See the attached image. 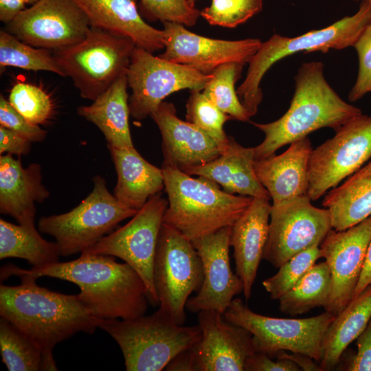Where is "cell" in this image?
<instances>
[{"label": "cell", "instance_id": "obj_41", "mask_svg": "<svg viewBox=\"0 0 371 371\" xmlns=\"http://www.w3.org/2000/svg\"><path fill=\"white\" fill-rule=\"evenodd\" d=\"M0 126L16 132L31 142H43L47 135L46 131L28 122L2 95L0 96Z\"/></svg>", "mask_w": 371, "mask_h": 371}, {"label": "cell", "instance_id": "obj_17", "mask_svg": "<svg viewBox=\"0 0 371 371\" xmlns=\"http://www.w3.org/2000/svg\"><path fill=\"white\" fill-rule=\"evenodd\" d=\"M162 23L166 49L159 56L205 74H211L227 63H248L262 43L251 38L237 41L210 38L192 33L178 23Z\"/></svg>", "mask_w": 371, "mask_h": 371}, {"label": "cell", "instance_id": "obj_4", "mask_svg": "<svg viewBox=\"0 0 371 371\" xmlns=\"http://www.w3.org/2000/svg\"><path fill=\"white\" fill-rule=\"evenodd\" d=\"M168 205L163 222L189 240L232 226L251 204L253 198L222 190L218 184L162 164Z\"/></svg>", "mask_w": 371, "mask_h": 371}, {"label": "cell", "instance_id": "obj_46", "mask_svg": "<svg viewBox=\"0 0 371 371\" xmlns=\"http://www.w3.org/2000/svg\"><path fill=\"white\" fill-rule=\"evenodd\" d=\"M194 347L178 354L169 362L164 370L196 371Z\"/></svg>", "mask_w": 371, "mask_h": 371}, {"label": "cell", "instance_id": "obj_13", "mask_svg": "<svg viewBox=\"0 0 371 371\" xmlns=\"http://www.w3.org/2000/svg\"><path fill=\"white\" fill-rule=\"evenodd\" d=\"M371 159V116L361 114L313 148L308 195L316 201Z\"/></svg>", "mask_w": 371, "mask_h": 371}, {"label": "cell", "instance_id": "obj_12", "mask_svg": "<svg viewBox=\"0 0 371 371\" xmlns=\"http://www.w3.org/2000/svg\"><path fill=\"white\" fill-rule=\"evenodd\" d=\"M132 93L130 115L137 120L146 118L170 94L184 89L201 91L212 78L196 69L166 60L135 46L126 73Z\"/></svg>", "mask_w": 371, "mask_h": 371}, {"label": "cell", "instance_id": "obj_33", "mask_svg": "<svg viewBox=\"0 0 371 371\" xmlns=\"http://www.w3.org/2000/svg\"><path fill=\"white\" fill-rule=\"evenodd\" d=\"M46 71L65 77L52 50L33 47L5 30L0 31V68Z\"/></svg>", "mask_w": 371, "mask_h": 371}, {"label": "cell", "instance_id": "obj_40", "mask_svg": "<svg viewBox=\"0 0 371 371\" xmlns=\"http://www.w3.org/2000/svg\"><path fill=\"white\" fill-rule=\"evenodd\" d=\"M353 47L359 58L356 81L349 92L348 100L355 102L371 93V23L365 28Z\"/></svg>", "mask_w": 371, "mask_h": 371}, {"label": "cell", "instance_id": "obj_19", "mask_svg": "<svg viewBox=\"0 0 371 371\" xmlns=\"http://www.w3.org/2000/svg\"><path fill=\"white\" fill-rule=\"evenodd\" d=\"M197 319L201 337L194 347L196 371H244L255 352L251 333L216 311H200Z\"/></svg>", "mask_w": 371, "mask_h": 371}, {"label": "cell", "instance_id": "obj_44", "mask_svg": "<svg viewBox=\"0 0 371 371\" xmlns=\"http://www.w3.org/2000/svg\"><path fill=\"white\" fill-rule=\"evenodd\" d=\"M31 142L7 128L0 126V154L5 153L17 156L27 155Z\"/></svg>", "mask_w": 371, "mask_h": 371}, {"label": "cell", "instance_id": "obj_20", "mask_svg": "<svg viewBox=\"0 0 371 371\" xmlns=\"http://www.w3.org/2000/svg\"><path fill=\"white\" fill-rule=\"evenodd\" d=\"M150 117L161 135L162 164L186 172L221 155L216 141L196 126L179 119L172 103L162 102Z\"/></svg>", "mask_w": 371, "mask_h": 371}, {"label": "cell", "instance_id": "obj_43", "mask_svg": "<svg viewBox=\"0 0 371 371\" xmlns=\"http://www.w3.org/2000/svg\"><path fill=\"white\" fill-rule=\"evenodd\" d=\"M245 371H300V368L289 359H276L262 352H254L246 360Z\"/></svg>", "mask_w": 371, "mask_h": 371}, {"label": "cell", "instance_id": "obj_14", "mask_svg": "<svg viewBox=\"0 0 371 371\" xmlns=\"http://www.w3.org/2000/svg\"><path fill=\"white\" fill-rule=\"evenodd\" d=\"M311 201L306 194L271 205L262 259L276 268L298 253L320 245L333 229L329 210Z\"/></svg>", "mask_w": 371, "mask_h": 371}, {"label": "cell", "instance_id": "obj_35", "mask_svg": "<svg viewBox=\"0 0 371 371\" xmlns=\"http://www.w3.org/2000/svg\"><path fill=\"white\" fill-rule=\"evenodd\" d=\"M186 117L188 122L213 138L221 150L228 144L229 137L225 133L223 126L232 117L218 109L201 91L191 90L186 102Z\"/></svg>", "mask_w": 371, "mask_h": 371}, {"label": "cell", "instance_id": "obj_9", "mask_svg": "<svg viewBox=\"0 0 371 371\" xmlns=\"http://www.w3.org/2000/svg\"><path fill=\"white\" fill-rule=\"evenodd\" d=\"M203 279L201 260L192 242L163 222L153 267L158 310L175 324L184 325L187 301L199 291Z\"/></svg>", "mask_w": 371, "mask_h": 371}, {"label": "cell", "instance_id": "obj_16", "mask_svg": "<svg viewBox=\"0 0 371 371\" xmlns=\"http://www.w3.org/2000/svg\"><path fill=\"white\" fill-rule=\"evenodd\" d=\"M371 240V216L346 229H331L319 245L331 276L326 311L337 315L353 298Z\"/></svg>", "mask_w": 371, "mask_h": 371}, {"label": "cell", "instance_id": "obj_6", "mask_svg": "<svg viewBox=\"0 0 371 371\" xmlns=\"http://www.w3.org/2000/svg\"><path fill=\"white\" fill-rule=\"evenodd\" d=\"M98 327L117 342L127 371L164 370L174 357L194 347L201 337L199 325L177 324L159 310L131 319H98Z\"/></svg>", "mask_w": 371, "mask_h": 371}, {"label": "cell", "instance_id": "obj_38", "mask_svg": "<svg viewBox=\"0 0 371 371\" xmlns=\"http://www.w3.org/2000/svg\"><path fill=\"white\" fill-rule=\"evenodd\" d=\"M263 8V0H212L201 16L210 25L235 27L245 23Z\"/></svg>", "mask_w": 371, "mask_h": 371}, {"label": "cell", "instance_id": "obj_29", "mask_svg": "<svg viewBox=\"0 0 371 371\" xmlns=\"http://www.w3.org/2000/svg\"><path fill=\"white\" fill-rule=\"evenodd\" d=\"M371 318V285L354 297L326 329L322 344V370H332L348 346L363 331Z\"/></svg>", "mask_w": 371, "mask_h": 371}, {"label": "cell", "instance_id": "obj_18", "mask_svg": "<svg viewBox=\"0 0 371 371\" xmlns=\"http://www.w3.org/2000/svg\"><path fill=\"white\" fill-rule=\"evenodd\" d=\"M231 233L232 226H227L191 241L201 260L203 279L197 294L187 301L189 311L224 314L234 296L243 292V282L230 265Z\"/></svg>", "mask_w": 371, "mask_h": 371}, {"label": "cell", "instance_id": "obj_51", "mask_svg": "<svg viewBox=\"0 0 371 371\" xmlns=\"http://www.w3.org/2000/svg\"><path fill=\"white\" fill-rule=\"evenodd\" d=\"M188 1H189V3H190L191 5L195 6V2H196V0H188Z\"/></svg>", "mask_w": 371, "mask_h": 371}, {"label": "cell", "instance_id": "obj_5", "mask_svg": "<svg viewBox=\"0 0 371 371\" xmlns=\"http://www.w3.org/2000/svg\"><path fill=\"white\" fill-rule=\"evenodd\" d=\"M371 23V5L361 2L356 13L345 16L319 30L295 37L273 34L261 43L248 63L247 76L238 87V98L251 117L256 114L262 100L260 82L265 73L278 60L298 52L342 49L353 47L365 28Z\"/></svg>", "mask_w": 371, "mask_h": 371}, {"label": "cell", "instance_id": "obj_10", "mask_svg": "<svg viewBox=\"0 0 371 371\" xmlns=\"http://www.w3.org/2000/svg\"><path fill=\"white\" fill-rule=\"evenodd\" d=\"M223 316L251 333L256 352L273 358L278 352L285 350L306 355L319 363L324 335L336 315L325 311L302 319L268 317L251 311L240 298H234Z\"/></svg>", "mask_w": 371, "mask_h": 371}, {"label": "cell", "instance_id": "obj_1", "mask_svg": "<svg viewBox=\"0 0 371 371\" xmlns=\"http://www.w3.org/2000/svg\"><path fill=\"white\" fill-rule=\"evenodd\" d=\"M19 274L71 282L80 289V301L98 319H131L144 315L148 307L146 285L128 264L109 255L82 252L69 262L23 269L12 264L1 268V280Z\"/></svg>", "mask_w": 371, "mask_h": 371}, {"label": "cell", "instance_id": "obj_31", "mask_svg": "<svg viewBox=\"0 0 371 371\" xmlns=\"http://www.w3.org/2000/svg\"><path fill=\"white\" fill-rule=\"evenodd\" d=\"M331 276L327 263H315L304 276L279 300L281 312L296 316L327 303Z\"/></svg>", "mask_w": 371, "mask_h": 371}, {"label": "cell", "instance_id": "obj_36", "mask_svg": "<svg viewBox=\"0 0 371 371\" xmlns=\"http://www.w3.org/2000/svg\"><path fill=\"white\" fill-rule=\"evenodd\" d=\"M8 102L28 122L45 124L52 117L54 103L51 96L41 87L19 82L12 87Z\"/></svg>", "mask_w": 371, "mask_h": 371}, {"label": "cell", "instance_id": "obj_11", "mask_svg": "<svg viewBox=\"0 0 371 371\" xmlns=\"http://www.w3.org/2000/svg\"><path fill=\"white\" fill-rule=\"evenodd\" d=\"M168 205L160 193L151 196L129 222L82 251L117 257L128 264L143 280L148 302L153 306L159 305L153 280L154 260Z\"/></svg>", "mask_w": 371, "mask_h": 371}, {"label": "cell", "instance_id": "obj_25", "mask_svg": "<svg viewBox=\"0 0 371 371\" xmlns=\"http://www.w3.org/2000/svg\"><path fill=\"white\" fill-rule=\"evenodd\" d=\"M255 161L254 147H244L229 137L218 157L186 173L211 180L229 194L270 199L268 191L256 176Z\"/></svg>", "mask_w": 371, "mask_h": 371}, {"label": "cell", "instance_id": "obj_48", "mask_svg": "<svg viewBox=\"0 0 371 371\" xmlns=\"http://www.w3.org/2000/svg\"><path fill=\"white\" fill-rule=\"evenodd\" d=\"M371 285V240L369 243L366 256L360 276V278L354 293V297L360 294L363 290Z\"/></svg>", "mask_w": 371, "mask_h": 371}, {"label": "cell", "instance_id": "obj_24", "mask_svg": "<svg viewBox=\"0 0 371 371\" xmlns=\"http://www.w3.org/2000/svg\"><path fill=\"white\" fill-rule=\"evenodd\" d=\"M137 0H75L91 27L131 39L136 46L153 53L165 47L164 32L141 16Z\"/></svg>", "mask_w": 371, "mask_h": 371}, {"label": "cell", "instance_id": "obj_26", "mask_svg": "<svg viewBox=\"0 0 371 371\" xmlns=\"http://www.w3.org/2000/svg\"><path fill=\"white\" fill-rule=\"evenodd\" d=\"M107 146L117 176L113 194L122 204L139 210L165 188L162 170L145 160L135 147Z\"/></svg>", "mask_w": 371, "mask_h": 371}, {"label": "cell", "instance_id": "obj_22", "mask_svg": "<svg viewBox=\"0 0 371 371\" xmlns=\"http://www.w3.org/2000/svg\"><path fill=\"white\" fill-rule=\"evenodd\" d=\"M269 199L253 198L249 206L232 225L230 246L236 271L243 284V294L251 297L267 241L271 205Z\"/></svg>", "mask_w": 371, "mask_h": 371}, {"label": "cell", "instance_id": "obj_37", "mask_svg": "<svg viewBox=\"0 0 371 371\" xmlns=\"http://www.w3.org/2000/svg\"><path fill=\"white\" fill-rule=\"evenodd\" d=\"M322 258L319 245H315L293 256L278 272L262 282V286L273 300H279L289 291Z\"/></svg>", "mask_w": 371, "mask_h": 371}, {"label": "cell", "instance_id": "obj_49", "mask_svg": "<svg viewBox=\"0 0 371 371\" xmlns=\"http://www.w3.org/2000/svg\"><path fill=\"white\" fill-rule=\"evenodd\" d=\"M27 4H34L36 3L38 0H25Z\"/></svg>", "mask_w": 371, "mask_h": 371}, {"label": "cell", "instance_id": "obj_39", "mask_svg": "<svg viewBox=\"0 0 371 371\" xmlns=\"http://www.w3.org/2000/svg\"><path fill=\"white\" fill-rule=\"evenodd\" d=\"M140 11L150 20L170 21L186 26L194 25L201 11L188 0H139Z\"/></svg>", "mask_w": 371, "mask_h": 371}, {"label": "cell", "instance_id": "obj_21", "mask_svg": "<svg viewBox=\"0 0 371 371\" xmlns=\"http://www.w3.org/2000/svg\"><path fill=\"white\" fill-rule=\"evenodd\" d=\"M313 147L308 137L295 141L282 154L256 159L258 179L268 191L272 205L308 194V162Z\"/></svg>", "mask_w": 371, "mask_h": 371}, {"label": "cell", "instance_id": "obj_28", "mask_svg": "<svg viewBox=\"0 0 371 371\" xmlns=\"http://www.w3.org/2000/svg\"><path fill=\"white\" fill-rule=\"evenodd\" d=\"M332 228L341 231L371 216V159L325 195Z\"/></svg>", "mask_w": 371, "mask_h": 371}, {"label": "cell", "instance_id": "obj_47", "mask_svg": "<svg viewBox=\"0 0 371 371\" xmlns=\"http://www.w3.org/2000/svg\"><path fill=\"white\" fill-rule=\"evenodd\" d=\"M26 4L25 0H0V21L10 23L26 8Z\"/></svg>", "mask_w": 371, "mask_h": 371}, {"label": "cell", "instance_id": "obj_34", "mask_svg": "<svg viewBox=\"0 0 371 371\" xmlns=\"http://www.w3.org/2000/svg\"><path fill=\"white\" fill-rule=\"evenodd\" d=\"M245 64L231 62L218 66L203 89L204 95L232 119L247 122L250 117L241 103L235 83L240 76Z\"/></svg>", "mask_w": 371, "mask_h": 371}, {"label": "cell", "instance_id": "obj_7", "mask_svg": "<svg viewBox=\"0 0 371 371\" xmlns=\"http://www.w3.org/2000/svg\"><path fill=\"white\" fill-rule=\"evenodd\" d=\"M135 46L127 37L91 27L81 41L52 52L80 96L93 102L126 75Z\"/></svg>", "mask_w": 371, "mask_h": 371}, {"label": "cell", "instance_id": "obj_3", "mask_svg": "<svg viewBox=\"0 0 371 371\" xmlns=\"http://www.w3.org/2000/svg\"><path fill=\"white\" fill-rule=\"evenodd\" d=\"M294 81V94L284 114L269 123L253 122L265 134L263 141L254 147L256 159L275 154L282 146L320 128L337 131L363 113L344 101L328 83L321 62L302 63Z\"/></svg>", "mask_w": 371, "mask_h": 371}, {"label": "cell", "instance_id": "obj_2", "mask_svg": "<svg viewBox=\"0 0 371 371\" xmlns=\"http://www.w3.org/2000/svg\"><path fill=\"white\" fill-rule=\"evenodd\" d=\"M17 286H0V315L17 326L39 348L43 370H58L55 346L77 333L92 334L98 319L77 295L39 286L36 278L19 274Z\"/></svg>", "mask_w": 371, "mask_h": 371}, {"label": "cell", "instance_id": "obj_30", "mask_svg": "<svg viewBox=\"0 0 371 371\" xmlns=\"http://www.w3.org/2000/svg\"><path fill=\"white\" fill-rule=\"evenodd\" d=\"M60 256L58 244L44 239L34 225L0 219V259L21 258L37 267L58 262Z\"/></svg>", "mask_w": 371, "mask_h": 371}, {"label": "cell", "instance_id": "obj_42", "mask_svg": "<svg viewBox=\"0 0 371 371\" xmlns=\"http://www.w3.org/2000/svg\"><path fill=\"white\" fill-rule=\"evenodd\" d=\"M357 350L349 360L344 370L371 371V318L357 339Z\"/></svg>", "mask_w": 371, "mask_h": 371}, {"label": "cell", "instance_id": "obj_15", "mask_svg": "<svg viewBox=\"0 0 371 371\" xmlns=\"http://www.w3.org/2000/svg\"><path fill=\"white\" fill-rule=\"evenodd\" d=\"M90 28L75 0H38L7 24L5 30L25 43L54 51L81 41Z\"/></svg>", "mask_w": 371, "mask_h": 371}, {"label": "cell", "instance_id": "obj_32", "mask_svg": "<svg viewBox=\"0 0 371 371\" xmlns=\"http://www.w3.org/2000/svg\"><path fill=\"white\" fill-rule=\"evenodd\" d=\"M2 361L10 371L43 370V355L21 330L3 317L0 319Z\"/></svg>", "mask_w": 371, "mask_h": 371}, {"label": "cell", "instance_id": "obj_23", "mask_svg": "<svg viewBox=\"0 0 371 371\" xmlns=\"http://www.w3.org/2000/svg\"><path fill=\"white\" fill-rule=\"evenodd\" d=\"M41 167L32 163L23 168L12 155L0 157V212L10 215L19 224L34 225L36 203H41L49 192L42 183Z\"/></svg>", "mask_w": 371, "mask_h": 371}, {"label": "cell", "instance_id": "obj_50", "mask_svg": "<svg viewBox=\"0 0 371 371\" xmlns=\"http://www.w3.org/2000/svg\"><path fill=\"white\" fill-rule=\"evenodd\" d=\"M354 1H360V2H366L371 5V0H354Z\"/></svg>", "mask_w": 371, "mask_h": 371}, {"label": "cell", "instance_id": "obj_8", "mask_svg": "<svg viewBox=\"0 0 371 371\" xmlns=\"http://www.w3.org/2000/svg\"><path fill=\"white\" fill-rule=\"evenodd\" d=\"M93 181L92 191L71 211L38 221V229L55 238L60 256L82 253L138 211L120 202L101 176H95Z\"/></svg>", "mask_w": 371, "mask_h": 371}, {"label": "cell", "instance_id": "obj_27", "mask_svg": "<svg viewBox=\"0 0 371 371\" xmlns=\"http://www.w3.org/2000/svg\"><path fill=\"white\" fill-rule=\"evenodd\" d=\"M126 75L117 79L89 106L78 108V114L95 125L107 145L134 147L130 133V110Z\"/></svg>", "mask_w": 371, "mask_h": 371}, {"label": "cell", "instance_id": "obj_45", "mask_svg": "<svg viewBox=\"0 0 371 371\" xmlns=\"http://www.w3.org/2000/svg\"><path fill=\"white\" fill-rule=\"evenodd\" d=\"M289 359L296 364L301 370L304 371H323L319 363L310 357L297 352L289 353L288 351L281 350L275 354L273 359Z\"/></svg>", "mask_w": 371, "mask_h": 371}]
</instances>
